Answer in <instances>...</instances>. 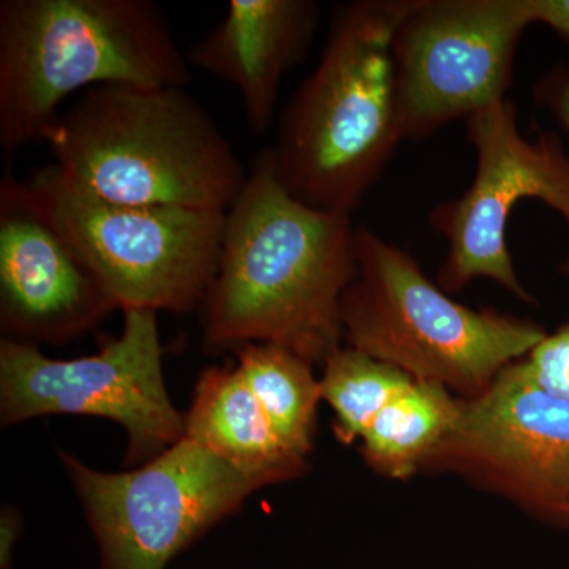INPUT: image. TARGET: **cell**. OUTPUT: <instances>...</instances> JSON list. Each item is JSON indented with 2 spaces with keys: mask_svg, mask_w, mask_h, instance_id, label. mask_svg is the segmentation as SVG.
I'll list each match as a JSON object with an SVG mask.
<instances>
[{
  "mask_svg": "<svg viewBox=\"0 0 569 569\" xmlns=\"http://www.w3.org/2000/svg\"><path fill=\"white\" fill-rule=\"evenodd\" d=\"M351 213L296 200L261 152L224 217L222 252L203 306L208 351L272 343L309 365L342 348V301L356 276Z\"/></svg>",
  "mask_w": 569,
  "mask_h": 569,
  "instance_id": "cell-1",
  "label": "cell"
},
{
  "mask_svg": "<svg viewBox=\"0 0 569 569\" xmlns=\"http://www.w3.org/2000/svg\"><path fill=\"white\" fill-rule=\"evenodd\" d=\"M413 0H358L340 9L320 62L280 116L268 149L296 200L351 213L403 140L395 37Z\"/></svg>",
  "mask_w": 569,
  "mask_h": 569,
  "instance_id": "cell-2",
  "label": "cell"
},
{
  "mask_svg": "<svg viewBox=\"0 0 569 569\" xmlns=\"http://www.w3.org/2000/svg\"><path fill=\"white\" fill-rule=\"evenodd\" d=\"M190 63L151 0H2L0 146L47 142L70 96L99 86L170 89Z\"/></svg>",
  "mask_w": 569,
  "mask_h": 569,
  "instance_id": "cell-3",
  "label": "cell"
},
{
  "mask_svg": "<svg viewBox=\"0 0 569 569\" xmlns=\"http://www.w3.org/2000/svg\"><path fill=\"white\" fill-rule=\"evenodd\" d=\"M47 144L67 181L111 203L227 212L249 178L212 116L181 88L89 89Z\"/></svg>",
  "mask_w": 569,
  "mask_h": 569,
  "instance_id": "cell-4",
  "label": "cell"
},
{
  "mask_svg": "<svg viewBox=\"0 0 569 569\" xmlns=\"http://www.w3.org/2000/svg\"><path fill=\"white\" fill-rule=\"evenodd\" d=\"M356 276L342 301L343 342L459 399L488 391L545 339L535 321L459 305L406 250L356 228Z\"/></svg>",
  "mask_w": 569,
  "mask_h": 569,
  "instance_id": "cell-5",
  "label": "cell"
},
{
  "mask_svg": "<svg viewBox=\"0 0 569 569\" xmlns=\"http://www.w3.org/2000/svg\"><path fill=\"white\" fill-rule=\"evenodd\" d=\"M41 212L126 310H201L222 252L227 212L111 203L54 164L26 179Z\"/></svg>",
  "mask_w": 569,
  "mask_h": 569,
  "instance_id": "cell-6",
  "label": "cell"
},
{
  "mask_svg": "<svg viewBox=\"0 0 569 569\" xmlns=\"http://www.w3.org/2000/svg\"><path fill=\"white\" fill-rule=\"evenodd\" d=\"M157 313L126 310L121 335L99 353L54 359L39 346L0 340V422L51 415L111 419L129 437L127 463L142 466L186 436V415L163 378Z\"/></svg>",
  "mask_w": 569,
  "mask_h": 569,
  "instance_id": "cell-7",
  "label": "cell"
},
{
  "mask_svg": "<svg viewBox=\"0 0 569 569\" xmlns=\"http://www.w3.org/2000/svg\"><path fill=\"white\" fill-rule=\"evenodd\" d=\"M59 456L99 546V569H164L266 488L189 438L122 473Z\"/></svg>",
  "mask_w": 569,
  "mask_h": 569,
  "instance_id": "cell-8",
  "label": "cell"
},
{
  "mask_svg": "<svg viewBox=\"0 0 569 569\" xmlns=\"http://www.w3.org/2000/svg\"><path fill=\"white\" fill-rule=\"evenodd\" d=\"M466 127L477 152L473 181L459 198L437 206L429 219L448 242L437 283L451 295L475 279H490L520 301L535 302L508 250L509 213L520 200L533 198L559 212L569 231V157L556 133L527 140L518 108L508 99L470 116ZM560 271L569 276V252Z\"/></svg>",
  "mask_w": 569,
  "mask_h": 569,
  "instance_id": "cell-9",
  "label": "cell"
},
{
  "mask_svg": "<svg viewBox=\"0 0 569 569\" xmlns=\"http://www.w3.org/2000/svg\"><path fill=\"white\" fill-rule=\"evenodd\" d=\"M527 0H413L392 44L402 137L419 140L507 99Z\"/></svg>",
  "mask_w": 569,
  "mask_h": 569,
  "instance_id": "cell-10",
  "label": "cell"
},
{
  "mask_svg": "<svg viewBox=\"0 0 569 569\" xmlns=\"http://www.w3.org/2000/svg\"><path fill=\"white\" fill-rule=\"evenodd\" d=\"M426 470L456 475L569 530V403L537 387L519 359L488 391L459 399Z\"/></svg>",
  "mask_w": 569,
  "mask_h": 569,
  "instance_id": "cell-11",
  "label": "cell"
},
{
  "mask_svg": "<svg viewBox=\"0 0 569 569\" xmlns=\"http://www.w3.org/2000/svg\"><path fill=\"white\" fill-rule=\"evenodd\" d=\"M118 307L47 219L28 181H0V326L2 339L62 346Z\"/></svg>",
  "mask_w": 569,
  "mask_h": 569,
  "instance_id": "cell-12",
  "label": "cell"
},
{
  "mask_svg": "<svg viewBox=\"0 0 569 569\" xmlns=\"http://www.w3.org/2000/svg\"><path fill=\"white\" fill-rule=\"evenodd\" d=\"M317 22L312 0H231L187 61L233 86L247 123L261 134L274 118L280 82L305 58Z\"/></svg>",
  "mask_w": 569,
  "mask_h": 569,
  "instance_id": "cell-13",
  "label": "cell"
},
{
  "mask_svg": "<svg viewBox=\"0 0 569 569\" xmlns=\"http://www.w3.org/2000/svg\"><path fill=\"white\" fill-rule=\"evenodd\" d=\"M186 436L266 486L305 473L307 459L277 436L238 367H209L198 378Z\"/></svg>",
  "mask_w": 569,
  "mask_h": 569,
  "instance_id": "cell-14",
  "label": "cell"
},
{
  "mask_svg": "<svg viewBox=\"0 0 569 569\" xmlns=\"http://www.w3.org/2000/svg\"><path fill=\"white\" fill-rule=\"evenodd\" d=\"M458 413L459 397L441 385L411 378L366 430L362 458L383 477H415Z\"/></svg>",
  "mask_w": 569,
  "mask_h": 569,
  "instance_id": "cell-15",
  "label": "cell"
},
{
  "mask_svg": "<svg viewBox=\"0 0 569 569\" xmlns=\"http://www.w3.org/2000/svg\"><path fill=\"white\" fill-rule=\"evenodd\" d=\"M233 353L247 387L257 397L277 436L296 455L309 458L316 438L320 380L312 365L272 343H247Z\"/></svg>",
  "mask_w": 569,
  "mask_h": 569,
  "instance_id": "cell-16",
  "label": "cell"
},
{
  "mask_svg": "<svg viewBox=\"0 0 569 569\" xmlns=\"http://www.w3.org/2000/svg\"><path fill=\"white\" fill-rule=\"evenodd\" d=\"M411 378L355 348L336 351L325 362L320 378L321 397L335 411L336 437L346 445L361 440L377 415Z\"/></svg>",
  "mask_w": 569,
  "mask_h": 569,
  "instance_id": "cell-17",
  "label": "cell"
},
{
  "mask_svg": "<svg viewBox=\"0 0 569 569\" xmlns=\"http://www.w3.org/2000/svg\"><path fill=\"white\" fill-rule=\"evenodd\" d=\"M520 362L537 387L569 403V323L546 336Z\"/></svg>",
  "mask_w": 569,
  "mask_h": 569,
  "instance_id": "cell-18",
  "label": "cell"
},
{
  "mask_svg": "<svg viewBox=\"0 0 569 569\" xmlns=\"http://www.w3.org/2000/svg\"><path fill=\"white\" fill-rule=\"evenodd\" d=\"M535 99L569 132V66L559 63L537 82Z\"/></svg>",
  "mask_w": 569,
  "mask_h": 569,
  "instance_id": "cell-19",
  "label": "cell"
},
{
  "mask_svg": "<svg viewBox=\"0 0 569 569\" xmlns=\"http://www.w3.org/2000/svg\"><path fill=\"white\" fill-rule=\"evenodd\" d=\"M531 24H542L569 41V0H527Z\"/></svg>",
  "mask_w": 569,
  "mask_h": 569,
  "instance_id": "cell-20",
  "label": "cell"
},
{
  "mask_svg": "<svg viewBox=\"0 0 569 569\" xmlns=\"http://www.w3.org/2000/svg\"><path fill=\"white\" fill-rule=\"evenodd\" d=\"M21 518L13 508H3L0 518V560L2 568L9 569L11 565V549L14 541L20 538Z\"/></svg>",
  "mask_w": 569,
  "mask_h": 569,
  "instance_id": "cell-21",
  "label": "cell"
}]
</instances>
